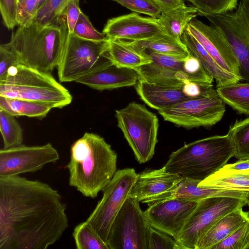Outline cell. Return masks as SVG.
<instances>
[{"instance_id": "cell-33", "label": "cell", "mask_w": 249, "mask_h": 249, "mask_svg": "<svg viewBox=\"0 0 249 249\" xmlns=\"http://www.w3.org/2000/svg\"><path fill=\"white\" fill-rule=\"evenodd\" d=\"M68 1V0H47L39 8L33 22L42 27L51 24L65 12Z\"/></svg>"}, {"instance_id": "cell-31", "label": "cell", "mask_w": 249, "mask_h": 249, "mask_svg": "<svg viewBox=\"0 0 249 249\" xmlns=\"http://www.w3.org/2000/svg\"><path fill=\"white\" fill-rule=\"evenodd\" d=\"M0 131L3 148L7 149L22 144L23 129L16 117L0 110Z\"/></svg>"}, {"instance_id": "cell-11", "label": "cell", "mask_w": 249, "mask_h": 249, "mask_svg": "<svg viewBox=\"0 0 249 249\" xmlns=\"http://www.w3.org/2000/svg\"><path fill=\"white\" fill-rule=\"evenodd\" d=\"M139 203L129 196L123 205L107 236L109 249H148L151 226Z\"/></svg>"}, {"instance_id": "cell-49", "label": "cell", "mask_w": 249, "mask_h": 249, "mask_svg": "<svg viewBox=\"0 0 249 249\" xmlns=\"http://www.w3.org/2000/svg\"><path fill=\"white\" fill-rule=\"evenodd\" d=\"M47 0H39V8L41 7Z\"/></svg>"}, {"instance_id": "cell-2", "label": "cell", "mask_w": 249, "mask_h": 249, "mask_svg": "<svg viewBox=\"0 0 249 249\" xmlns=\"http://www.w3.org/2000/svg\"><path fill=\"white\" fill-rule=\"evenodd\" d=\"M66 165L70 186L83 196L96 198L117 172V155L101 136L86 132L71 147Z\"/></svg>"}, {"instance_id": "cell-26", "label": "cell", "mask_w": 249, "mask_h": 249, "mask_svg": "<svg viewBox=\"0 0 249 249\" xmlns=\"http://www.w3.org/2000/svg\"><path fill=\"white\" fill-rule=\"evenodd\" d=\"M108 40L109 57L116 66L135 70L152 62L148 54L135 50L124 40Z\"/></svg>"}, {"instance_id": "cell-43", "label": "cell", "mask_w": 249, "mask_h": 249, "mask_svg": "<svg viewBox=\"0 0 249 249\" xmlns=\"http://www.w3.org/2000/svg\"><path fill=\"white\" fill-rule=\"evenodd\" d=\"M20 64L14 53L5 44L0 46V79L3 78L9 69Z\"/></svg>"}, {"instance_id": "cell-45", "label": "cell", "mask_w": 249, "mask_h": 249, "mask_svg": "<svg viewBox=\"0 0 249 249\" xmlns=\"http://www.w3.org/2000/svg\"><path fill=\"white\" fill-rule=\"evenodd\" d=\"M80 0H68L65 10L70 33H72L78 18L82 11L79 7Z\"/></svg>"}, {"instance_id": "cell-19", "label": "cell", "mask_w": 249, "mask_h": 249, "mask_svg": "<svg viewBox=\"0 0 249 249\" xmlns=\"http://www.w3.org/2000/svg\"><path fill=\"white\" fill-rule=\"evenodd\" d=\"M181 39L190 54L200 62L206 72L215 80L216 87L224 86L243 80L241 76L231 73L221 67L186 29Z\"/></svg>"}, {"instance_id": "cell-20", "label": "cell", "mask_w": 249, "mask_h": 249, "mask_svg": "<svg viewBox=\"0 0 249 249\" xmlns=\"http://www.w3.org/2000/svg\"><path fill=\"white\" fill-rule=\"evenodd\" d=\"M135 85L141 99L149 107L158 110L191 99L184 93L182 88L157 85L140 79Z\"/></svg>"}, {"instance_id": "cell-29", "label": "cell", "mask_w": 249, "mask_h": 249, "mask_svg": "<svg viewBox=\"0 0 249 249\" xmlns=\"http://www.w3.org/2000/svg\"><path fill=\"white\" fill-rule=\"evenodd\" d=\"M216 89L226 104L238 114L249 116V83L238 82Z\"/></svg>"}, {"instance_id": "cell-22", "label": "cell", "mask_w": 249, "mask_h": 249, "mask_svg": "<svg viewBox=\"0 0 249 249\" xmlns=\"http://www.w3.org/2000/svg\"><path fill=\"white\" fill-rule=\"evenodd\" d=\"M200 182L199 180L182 178L168 198H177L196 202L215 196H229L249 200V192L202 187L198 186Z\"/></svg>"}, {"instance_id": "cell-50", "label": "cell", "mask_w": 249, "mask_h": 249, "mask_svg": "<svg viewBox=\"0 0 249 249\" xmlns=\"http://www.w3.org/2000/svg\"><path fill=\"white\" fill-rule=\"evenodd\" d=\"M249 206V203L248 204ZM249 212V211L248 212Z\"/></svg>"}, {"instance_id": "cell-46", "label": "cell", "mask_w": 249, "mask_h": 249, "mask_svg": "<svg viewBox=\"0 0 249 249\" xmlns=\"http://www.w3.org/2000/svg\"><path fill=\"white\" fill-rule=\"evenodd\" d=\"M235 10L236 16L249 29V0H240Z\"/></svg>"}, {"instance_id": "cell-47", "label": "cell", "mask_w": 249, "mask_h": 249, "mask_svg": "<svg viewBox=\"0 0 249 249\" xmlns=\"http://www.w3.org/2000/svg\"><path fill=\"white\" fill-rule=\"evenodd\" d=\"M161 10V13L166 12L179 6L185 5L183 0H151Z\"/></svg>"}, {"instance_id": "cell-8", "label": "cell", "mask_w": 249, "mask_h": 249, "mask_svg": "<svg viewBox=\"0 0 249 249\" xmlns=\"http://www.w3.org/2000/svg\"><path fill=\"white\" fill-rule=\"evenodd\" d=\"M249 203V200L229 196L200 200L174 238L180 249H196L199 239L221 217Z\"/></svg>"}, {"instance_id": "cell-14", "label": "cell", "mask_w": 249, "mask_h": 249, "mask_svg": "<svg viewBox=\"0 0 249 249\" xmlns=\"http://www.w3.org/2000/svg\"><path fill=\"white\" fill-rule=\"evenodd\" d=\"M186 30L221 67L241 76L238 62L228 40L220 28L213 25H207L195 18L188 23Z\"/></svg>"}, {"instance_id": "cell-15", "label": "cell", "mask_w": 249, "mask_h": 249, "mask_svg": "<svg viewBox=\"0 0 249 249\" xmlns=\"http://www.w3.org/2000/svg\"><path fill=\"white\" fill-rule=\"evenodd\" d=\"M203 17L224 34L238 62L240 76L249 83V29L237 18L234 11Z\"/></svg>"}, {"instance_id": "cell-24", "label": "cell", "mask_w": 249, "mask_h": 249, "mask_svg": "<svg viewBox=\"0 0 249 249\" xmlns=\"http://www.w3.org/2000/svg\"><path fill=\"white\" fill-rule=\"evenodd\" d=\"M198 186L210 189L249 192V168L231 170L223 166L200 182Z\"/></svg>"}, {"instance_id": "cell-25", "label": "cell", "mask_w": 249, "mask_h": 249, "mask_svg": "<svg viewBox=\"0 0 249 249\" xmlns=\"http://www.w3.org/2000/svg\"><path fill=\"white\" fill-rule=\"evenodd\" d=\"M139 79L157 85L182 88L188 80L184 71H177L166 67L151 62L135 69Z\"/></svg>"}, {"instance_id": "cell-48", "label": "cell", "mask_w": 249, "mask_h": 249, "mask_svg": "<svg viewBox=\"0 0 249 249\" xmlns=\"http://www.w3.org/2000/svg\"><path fill=\"white\" fill-rule=\"evenodd\" d=\"M226 168L231 170H244L249 168V160H239L230 164H226L224 166Z\"/></svg>"}, {"instance_id": "cell-32", "label": "cell", "mask_w": 249, "mask_h": 249, "mask_svg": "<svg viewBox=\"0 0 249 249\" xmlns=\"http://www.w3.org/2000/svg\"><path fill=\"white\" fill-rule=\"evenodd\" d=\"M72 236L77 249H109L86 220L74 227Z\"/></svg>"}, {"instance_id": "cell-4", "label": "cell", "mask_w": 249, "mask_h": 249, "mask_svg": "<svg viewBox=\"0 0 249 249\" xmlns=\"http://www.w3.org/2000/svg\"><path fill=\"white\" fill-rule=\"evenodd\" d=\"M234 147L227 133L184 145L173 152L164 167L171 173L200 181L211 176L234 156Z\"/></svg>"}, {"instance_id": "cell-35", "label": "cell", "mask_w": 249, "mask_h": 249, "mask_svg": "<svg viewBox=\"0 0 249 249\" xmlns=\"http://www.w3.org/2000/svg\"><path fill=\"white\" fill-rule=\"evenodd\" d=\"M212 249H249V220Z\"/></svg>"}, {"instance_id": "cell-9", "label": "cell", "mask_w": 249, "mask_h": 249, "mask_svg": "<svg viewBox=\"0 0 249 249\" xmlns=\"http://www.w3.org/2000/svg\"><path fill=\"white\" fill-rule=\"evenodd\" d=\"M226 104L212 88L205 95L158 110L164 120L187 129L211 127L222 119Z\"/></svg>"}, {"instance_id": "cell-39", "label": "cell", "mask_w": 249, "mask_h": 249, "mask_svg": "<svg viewBox=\"0 0 249 249\" xmlns=\"http://www.w3.org/2000/svg\"><path fill=\"white\" fill-rule=\"evenodd\" d=\"M39 9V0H18L17 21L19 26L30 24Z\"/></svg>"}, {"instance_id": "cell-6", "label": "cell", "mask_w": 249, "mask_h": 249, "mask_svg": "<svg viewBox=\"0 0 249 249\" xmlns=\"http://www.w3.org/2000/svg\"><path fill=\"white\" fill-rule=\"evenodd\" d=\"M117 125L137 161L144 163L153 157L158 142L159 119L142 104L132 102L115 110Z\"/></svg>"}, {"instance_id": "cell-41", "label": "cell", "mask_w": 249, "mask_h": 249, "mask_svg": "<svg viewBox=\"0 0 249 249\" xmlns=\"http://www.w3.org/2000/svg\"><path fill=\"white\" fill-rule=\"evenodd\" d=\"M18 0H0V11L3 25L9 30L18 25L17 12Z\"/></svg>"}, {"instance_id": "cell-28", "label": "cell", "mask_w": 249, "mask_h": 249, "mask_svg": "<svg viewBox=\"0 0 249 249\" xmlns=\"http://www.w3.org/2000/svg\"><path fill=\"white\" fill-rule=\"evenodd\" d=\"M52 109L50 106L39 103L0 96V110L15 117L41 119L46 117Z\"/></svg>"}, {"instance_id": "cell-21", "label": "cell", "mask_w": 249, "mask_h": 249, "mask_svg": "<svg viewBox=\"0 0 249 249\" xmlns=\"http://www.w3.org/2000/svg\"><path fill=\"white\" fill-rule=\"evenodd\" d=\"M249 220L243 208L235 209L219 219L199 239L196 249H212Z\"/></svg>"}, {"instance_id": "cell-23", "label": "cell", "mask_w": 249, "mask_h": 249, "mask_svg": "<svg viewBox=\"0 0 249 249\" xmlns=\"http://www.w3.org/2000/svg\"><path fill=\"white\" fill-rule=\"evenodd\" d=\"M135 50L145 53L146 50L158 53L185 59L190 53L181 39L171 36L166 33L138 41H125Z\"/></svg>"}, {"instance_id": "cell-7", "label": "cell", "mask_w": 249, "mask_h": 249, "mask_svg": "<svg viewBox=\"0 0 249 249\" xmlns=\"http://www.w3.org/2000/svg\"><path fill=\"white\" fill-rule=\"evenodd\" d=\"M108 40L94 41L70 33L57 67L60 82H75L112 64L108 53Z\"/></svg>"}, {"instance_id": "cell-27", "label": "cell", "mask_w": 249, "mask_h": 249, "mask_svg": "<svg viewBox=\"0 0 249 249\" xmlns=\"http://www.w3.org/2000/svg\"><path fill=\"white\" fill-rule=\"evenodd\" d=\"M197 15L195 7L184 5L161 13L158 19L166 34L181 39L188 23Z\"/></svg>"}, {"instance_id": "cell-44", "label": "cell", "mask_w": 249, "mask_h": 249, "mask_svg": "<svg viewBox=\"0 0 249 249\" xmlns=\"http://www.w3.org/2000/svg\"><path fill=\"white\" fill-rule=\"evenodd\" d=\"M212 88L213 85L187 81L183 84L182 89L187 96L190 98H195L205 95Z\"/></svg>"}, {"instance_id": "cell-10", "label": "cell", "mask_w": 249, "mask_h": 249, "mask_svg": "<svg viewBox=\"0 0 249 249\" xmlns=\"http://www.w3.org/2000/svg\"><path fill=\"white\" fill-rule=\"evenodd\" d=\"M137 177L133 168L117 170L102 190V198L86 220L106 244L111 225L129 197Z\"/></svg>"}, {"instance_id": "cell-3", "label": "cell", "mask_w": 249, "mask_h": 249, "mask_svg": "<svg viewBox=\"0 0 249 249\" xmlns=\"http://www.w3.org/2000/svg\"><path fill=\"white\" fill-rule=\"evenodd\" d=\"M69 34L65 12L46 26L33 21L19 26L5 44L20 64L51 73L59 63Z\"/></svg>"}, {"instance_id": "cell-5", "label": "cell", "mask_w": 249, "mask_h": 249, "mask_svg": "<svg viewBox=\"0 0 249 249\" xmlns=\"http://www.w3.org/2000/svg\"><path fill=\"white\" fill-rule=\"evenodd\" d=\"M0 96L45 104L52 108L70 105V91L51 74L23 64L11 67L0 79Z\"/></svg>"}, {"instance_id": "cell-30", "label": "cell", "mask_w": 249, "mask_h": 249, "mask_svg": "<svg viewBox=\"0 0 249 249\" xmlns=\"http://www.w3.org/2000/svg\"><path fill=\"white\" fill-rule=\"evenodd\" d=\"M228 134L234 145V157L239 160H249V117L236 120L229 126Z\"/></svg>"}, {"instance_id": "cell-1", "label": "cell", "mask_w": 249, "mask_h": 249, "mask_svg": "<svg viewBox=\"0 0 249 249\" xmlns=\"http://www.w3.org/2000/svg\"><path fill=\"white\" fill-rule=\"evenodd\" d=\"M66 205L49 184L0 177V249H46L68 227Z\"/></svg>"}, {"instance_id": "cell-40", "label": "cell", "mask_w": 249, "mask_h": 249, "mask_svg": "<svg viewBox=\"0 0 249 249\" xmlns=\"http://www.w3.org/2000/svg\"><path fill=\"white\" fill-rule=\"evenodd\" d=\"M169 236L150 227L148 249H180L174 238Z\"/></svg>"}, {"instance_id": "cell-13", "label": "cell", "mask_w": 249, "mask_h": 249, "mask_svg": "<svg viewBox=\"0 0 249 249\" xmlns=\"http://www.w3.org/2000/svg\"><path fill=\"white\" fill-rule=\"evenodd\" d=\"M198 202L168 198L148 204L144 211L150 226L175 238L196 207Z\"/></svg>"}, {"instance_id": "cell-16", "label": "cell", "mask_w": 249, "mask_h": 249, "mask_svg": "<svg viewBox=\"0 0 249 249\" xmlns=\"http://www.w3.org/2000/svg\"><path fill=\"white\" fill-rule=\"evenodd\" d=\"M107 39L141 40L165 33L158 18L132 13L108 19L103 30Z\"/></svg>"}, {"instance_id": "cell-18", "label": "cell", "mask_w": 249, "mask_h": 249, "mask_svg": "<svg viewBox=\"0 0 249 249\" xmlns=\"http://www.w3.org/2000/svg\"><path fill=\"white\" fill-rule=\"evenodd\" d=\"M139 79L134 69L119 67L112 63L80 78L76 82L102 91L134 86Z\"/></svg>"}, {"instance_id": "cell-12", "label": "cell", "mask_w": 249, "mask_h": 249, "mask_svg": "<svg viewBox=\"0 0 249 249\" xmlns=\"http://www.w3.org/2000/svg\"><path fill=\"white\" fill-rule=\"evenodd\" d=\"M60 159L57 150L50 143L42 145L23 144L0 150V177L35 173Z\"/></svg>"}, {"instance_id": "cell-38", "label": "cell", "mask_w": 249, "mask_h": 249, "mask_svg": "<svg viewBox=\"0 0 249 249\" xmlns=\"http://www.w3.org/2000/svg\"><path fill=\"white\" fill-rule=\"evenodd\" d=\"M128 9L158 18L161 11L151 0H113Z\"/></svg>"}, {"instance_id": "cell-36", "label": "cell", "mask_w": 249, "mask_h": 249, "mask_svg": "<svg viewBox=\"0 0 249 249\" xmlns=\"http://www.w3.org/2000/svg\"><path fill=\"white\" fill-rule=\"evenodd\" d=\"M183 69L189 81L213 85L214 79L206 72L200 62L190 54L184 60Z\"/></svg>"}, {"instance_id": "cell-37", "label": "cell", "mask_w": 249, "mask_h": 249, "mask_svg": "<svg viewBox=\"0 0 249 249\" xmlns=\"http://www.w3.org/2000/svg\"><path fill=\"white\" fill-rule=\"evenodd\" d=\"M75 36L86 40L102 41L107 39L103 32H99L92 26L89 18L81 12L76 21L73 33Z\"/></svg>"}, {"instance_id": "cell-34", "label": "cell", "mask_w": 249, "mask_h": 249, "mask_svg": "<svg viewBox=\"0 0 249 249\" xmlns=\"http://www.w3.org/2000/svg\"><path fill=\"white\" fill-rule=\"evenodd\" d=\"M197 10V15L217 14L233 11L239 0H187Z\"/></svg>"}, {"instance_id": "cell-17", "label": "cell", "mask_w": 249, "mask_h": 249, "mask_svg": "<svg viewBox=\"0 0 249 249\" xmlns=\"http://www.w3.org/2000/svg\"><path fill=\"white\" fill-rule=\"evenodd\" d=\"M182 178L178 175L167 172L164 166L145 170L138 174L129 196L147 204L167 198Z\"/></svg>"}, {"instance_id": "cell-42", "label": "cell", "mask_w": 249, "mask_h": 249, "mask_svg": "<svg viewBox=\"0 0 249 249\" xmlns=\"http://www.w3.org/2000/svg\"><path fill=\"white\" fill-rule=\"evenodd\" d=\"M148 55L152 62L177 71H184V59L173 56L165 55L149 51Z\"/></svg>"}]
</instances>
